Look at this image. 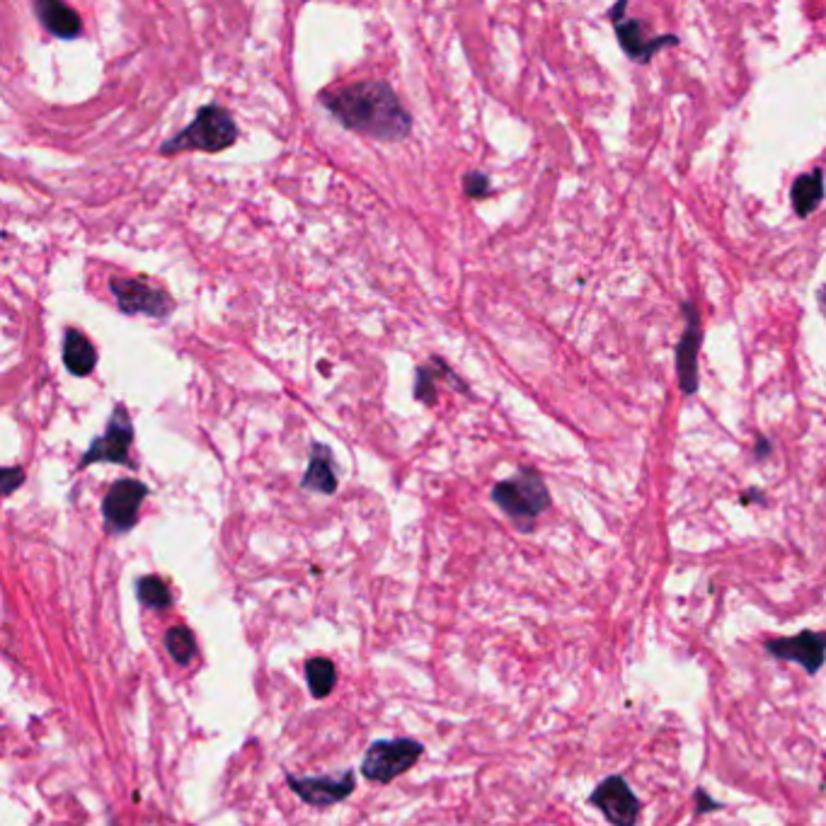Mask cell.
Masks as SVG:
<instances>
[{"instance_id":"cell-1","label":"cell","mask_w":826,"mask_h":826,"mask_svg":"<svg viewBox=\"0 0 826 826\" xmlns=\"http://www.w3.org/2000/svg\"><path fill=\"white\" fill-rule=\"evenodd\" d=\"M320 102L344 129L376 141H403L412 131V117L383 80H357L325 90Z\"/></svg>"},{"instance_id":"cell-2","label":"cell","mask_w":826,"mask_h":826,"mask_svg":"<svg viewBox=\"0 0 826 826\" xmlns=\"http://www.w3.org/2000/svg\"><path fill=\"white\" fill-rule=\"evenodd\" d=\"M238 141V124L233 114L221 105H204L197 117L180 134H175L160 146L163 156H175L185 151L221 153Z\"/></svg>"},{"instance_id":"cell-3","label":"cell","mask_w":826,"mask_h":826,"mask_svg":"<svg viewBox=\"0 0 826 826\" xmlns=\"http://www.w3.org/2000/svg\"><path fill=\"white\" fill-rule=\"evenodd\" d=\"M492 502L521 531H531L533 521L550 509V492L546 480L536 468H521L514 478L499 480L492 487Z\"/></svg>"},{"instance_id":"cell-4","label":"cell","mask_w":826,"mask_h":826,"mask_svg":"<svg viewBox=\"0 0 826 826\" xmlns=\"http://www.w3.org/2000/svg\"><path fill=\"white\" fill-rule=\"evenodd\" d=\"M424 747L417 739H378L366 749L361 773L371 783H393L422 759Z\"/></svg>"},{"instance_id":"cell-5","label":"cell","mask_w":826,"mask_h":826,"mask_svg":"<svg viewBox=\"0 0 826 826\" xmlns=\"http://www.w3.org/2000/svg\"><path fill=\"white\" fill-rule=\"evenodd\" d=\"M131 444H134V424H131L126 405L119 403L114 405L105 434L90 441L88 451L80 458L78 470L95 466V463H114V466L134 468V461L129 456Z\"/></svg>"},{"instance_id":"cell-6","label":"cell","mask_w":826,"mask_h":826,"mask_svg":"<svg viewBox=\"0 0 826 826\" xmlns=\"http://www.w3.org/2000/svg\"><path fill=\"white\" fill-rule=\"evenodd\" d=\"M112 296L117 298L124 315H148V318H168L175 311V301L158 286L143 279H110Z\"/></svg>"},{"instance_id":"cell-7","label":"cell","mask_w":826,"mask_h":826,"mask_svg":"<svg viewBox=\"0 0 826 826\" xmlns=\"http://www.w3.org/2000/svg\"><path fill=\"white\" fill-rule=\"evenodd\" d=\"M589 805L596 807L611 826H635L640 819V800L623 776H608L589 795Z\"/></svg>"},{"instance_id":"cell-8","label":"cell","mask_w":826,"mask_h":826,"mask_svg":"<svg viewBox=\"0 0 826 826\" xmlns=\"http://www.w3.org/2000/svg\"><path fill=\"white\" fill-rule=\"evenodd\" d=\"M146 497L148 485H143L141 480H117V483L107 490L105 499H102V516H105L107 531L126 533L134 529L136 521H139L141 504Z\"/></svg>"},{"instance_id":"cell-9","label":"cell","mask_w":826,"mask_h":826,"mask_svg":"<svg viewBox=\"0 0 826 826\" xmlns=\"http://www.w3.org/2000/svg\"><path fill=\"white\" fill-rule=\"evenodd\" d=\"M681 311L686 318V330L676 347V374H679L681 390L686 395H696L698 386H701V376H698V354H701L703 344L701 313L691 301H684Z\"/></svg>"},{"instance_id":"cell-10","label":"cell","mask_w":826,"mask_h":826,"mask_svg":"<svg viewBox=\"0 0 826 826\" xmlns=\"http://www.w3.org/2000/svg\"><path fill=\"white\" fill-rule=\"evenodd\" d=\"M764 650L771 657L783 659V662L800 664L807 674H817L826 659V633L802 630V633L790 635V638L768 640Z\"/></svg>"},{"instance_id":"cell-11","label":"cell","mask_w":826,"mask_h":826,"mask_svg":"<svg viewBox=\"0 0 826 826\" xmlns=\"http://www.w3.org/2000/svg\"><path fill=\"white\" fill-rule=\"evenodd\" d=\"M286 785H289L306 805L325 810V807H332L337 805V802L347 800V797L354 793V788H357V778H354L352 771H344L340 778H298L286 773Z\"/></svg>"},{"instance_id":"cell-12","label":"cell","mask_w":826,"mask_h":826,"mask_svg":"<svg viewBox=\"0 0 826 826\" xmlns=\"http://www.w3.org/2000/svg\"><path fill=\"white\" fill-rule=\"evenodd\" d=\"M616 37L621 49L625 51V56L635 63H647L657 51L679 44L676 34H657V37L647 39L645 34H642V22L635 20V17H625L623 22H618Z\"/></svg>"},{"instance_id":"cell-13","label":"cell","mask_w":826,"mask_h":826,"mask_svg":"<svg viewBox=\"0 0 826 826\" xmlns=\"http://www.w3.org/2000/svg\"><path fill=\"white\" fill-rule=\"evenodd\" d=\"M34 13H37L44 30L59 39H76L83 32L80 15L71 5L61 3V0H37L34 3Z\"/></svg>"},{"instance_id":"cell-14","label":"cell","mask_w":826,"mask_h":826,"mask_svg":"<svg viewBox=\"0 0 826 826\" xmlns=\"http://www.w3.org/2000/svg\"><path fill=\"white\" fill-rule=\"evenodd\" d=\"M303 490L320 492V495H335L337 492V473L332 451L325 444H313L308 470L301 480Z\"/></svg>"},{"instance_id":"cell-15","label":"cell","mask_w":826,"mask_h":826,"mask_svg":"<svg viewBox=\"0 0 826 826\" xmlns=\"http://www.w3.org/2000/svg\"><path fill=\"white\" fill-rule=\"evenodd\" d=\"M63 364H66L68 374L73 376L93 374L97 364V352L85 332H80L76 328H68L63 332Z\"/></svg>"},{"instance_id":"cell-16","label":"cell","mask_w":826,"mask_h":826,"mask_svg":"<svg viewBox=\"0 0 826 826\" xmlns=\"http://www.w3.org/2000/svg\"><path fill=\"white\" fill-rule=\"evenodd\" d=\"M824 199V170H812L807 175H800L793 182V189H790V202H793L795 214L800 219H807V216L814 214L819 204Z\"/></svg>"},{"instance_id":"cell-17","label":"cell","mask_w":826,"mask_h":826,"mask_svg":"<svg viewBox=\"0 0 826 826\" xmlns=\"http://www.w3.org/2000/svg\"><path fill=\"white\" fill-rule=\"evenodd\" d=\"M306 681L308 688H311L313 698H328L332 693V688L337 686V669L330 659L325 657H315L306 662Z\"/></svg>"},{"instance_id":"cell-18","label":"cell","mask_w":826,"mask_h":826,"mask_svg":"<svg viewBox=\"0 0 826 826\" xmlns=\"http://www.w3.org/2000/svg\"><path fill=\"white\" fill-rule=\"evenodd\" d=\"M136 596H139L143 606L153 608V611H165V608L172 606L168 584L158 575H143L136 579Z\"/></svg>"},{"instance_id":"cell-19","label":"cell","mask_w":826,"mask_h":826,"mask_svg":"<svg viewBox=\"0 0 826 826\" xmlns=\"http://www.w3.org/2000/svg\"><path fill=\"white\" fill-rule=\"evenodd\" d=\"M165 647H168L170 657L180 667H187L194 655H197V640H194L192 630L185 628V625H172L168 633H165Z\"/></svg>"},{"instance_id":"cell-20","label":"cell","mask_w":826,"mask_h":826,"mask_svg":"<svg viewBox=\"0 0 826 826\" xmlns=\"http://www.w3.org/2000/svg\"><path fill=\"white\" fill-rule=\"evenodd\" d=\"M415 398L422 400V403L434 405L437 403V378H434L432 366H420L417 369V381H415Z\"/></svg>"},{"instance_id":"cell-21","label":"cell","mask_w":826,"mask_h":826,"mask_svg":"<svg viewBox=\"0 0 826 826\" xmlns=\"http://www.w3.org/2000/svg\"><path fill=\"white\" fill-rule=\"evenodd\" d=\"M463 192H466V197L470 199H485L490 197L492 192V185H490V177L485 175V172H468L466 177H463Z\"/></svg>"},{"instance_id":"cell-22","label":"cell","mask_w":826,"mask_h":826,"mask_svg":"<svg viewBox=\"0 0 826 826\" xmlns=\"http://www.w3.org/2000/svg\"><path fill=\"white\" fill-rule=\"evenodd\" d=\"M25 483V470L17 468V466H10V468H3V473H0V485H3V495H13V492Z\"/></svg>"},{"instance_id":"cell-23","label":"cell","mask_w":826,"mask_h":826,"mask_svg":"<svg viewBox=\"0 0 826 826\" xmlns=\"http://www.w3.org/2000/svg\"><path fill=\"white\" fill-rule=\"evenodd\" d=\"M693 800H696V814L717 812V810H722V807H725V805H722V802L713 800V797L705 793L703 788H696V793H693Z\"/></svg>"},{"instance_id":"cell-24","label":"cell","mask_w":826,"mask_h":826,"mask_svg":"<svg viewBox=\"0 0 826 826\" xmlns=\"http://www.w3.org/2000/svg\"><path fill=\"white\" fill-rule=\"evenodd\" d=\"M625 10H628V3H625V0H621V3H616L611 10H608V20H611L613 25H618V22L625 20V17H623Z\"/></svg>"},{"instance_id":"cell-25","label":"cell","mask_w":826,"mask_h":826,"mask_svg":"<svg viewBox=\"0 0 826 826\" xmlns=\"http://www.w3.org/2000/svg\"><path fill=\"white\" fill-rule=\"evenodd\" d=\"M754 456L759 458V461H764L766 456H771V441L766 437H759L756 439V449H754Z\"/></svg>"},{"instance_id":"cell-26","label":"cell","mask_w":826,"mask_h":826,"mask_svg":"<svg viewBox=\"0 0 826 826\" xmlns=\"http://www.w3.org/2000/svg\"><path fill=\"white\" fill-rule=\"evenodd\" d=\"M742 502H744V504H751V502H764V495H761L759 490L744 492V495H742Z\"/></svg>"},{"instance_id":"cell-27","label":"cell","mask_w":826,"mask_h":826,"mask_svg":"<svg viewBox=\"0 0 826 826\" xmlns=\"http://www.w3.org/2000/svg\"><path fill=\"white\" fill-rule=\"evenodd\" d=\"M817 303H819V311H822V315L826 318V286H819Z\"/></svg>"},{"instance_id":"cell-28","label":"cell","mask_w":826,"mask_h":826,"mask_svg":"<svg viewBox=\"0 0 826 826\" xmlns=\"http://www.w3.org/2000/svg\"><path fill=\"white\" fill-rule=\"evenodd\" d=\"M114 826H117V824H114Z\"/></svg>"}]
</instances>
